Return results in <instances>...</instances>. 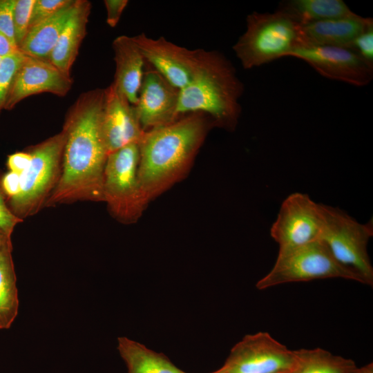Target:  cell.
<instances>
[{
    "mask_svg": "<svg viewBox=\"0 0 373 373\" xmlns=\"http://www.w3.org/2000/svg\"><path fill=\"white\" fill-rule=\"evenodd\" d=\"M101 129L108 154L127 144L139 143L145 132L135 106L113 83L104 89Z\"/></svg>",
    "mask_w": 373,
    "mask_h": 373,
    "instance_id": "cell-15",
    "label": "cell"
},
{
    "mask_svg": "<svg viewBox=\"0 0 373 373\" xmlns=\"http://www.w3.org/2000/svg\"><path fill=\"white\" fill-rule=\"evenodd\" d=\"M104 89L83 93L66 114L59 181L45 207L77 201L103 202V179L108 152L101 122Z\"/></svg>",
    "mask_w": 373,
    "mask_h": 373,
    "instance_id": "cell-1",
    "label": "cell"
},
{
    "mask_svg": "<svg viewBox=\"0 0 373 373\" xmlns=\"http://www.w3.org/2000/svg\"><path fill=\"white\" fill-rule=\"evenodd\" d=\"M145 61L179 90L192 80L202 61L204 50H189L161 37L144 33L133 37Z\"/></svg>",
    "mask_w": 373,
    "mask_h": 373,
    "instance_id": "cell-12",
    "label": "cell"
},
{
    "mask_svg": "<svg viewBox=\"0 0 373 373\" xmlns=\"http://www.w3.org/2000/svg\"><path fill=\"white\" fill-rule=\"evenodd\" d=\"M296 359L295 350L260 332L237 343L222 367L229 373H278L291 370Z\"/></svg>",
    "mask_w": 373,
    "mask_h": 373,
    "instance_id": "cell-10",
    "label": "cell"
},
{
    "mask_svg": "<svg viewBox=\"0 0 373 373\" xmlns=\"http://www.w3.org/2000/svg\"><path fill=\"white\" fill-rule=\"evenodd\" d=\"M278 11L298 25L355 15L342 0H289L280 3Z\"/></svg>",
    "mask_w": 373,
    "mask_h": 373,
    "instance_id": "cell-20",
    "label": "cell"
},
{
    "mask_svg": "<svg viewBox=\"0 0 373 373\" xmlns=\"http://www.w3.org/2000/svg\"><path fill=\"white\" fill-rule=\"evenodd\" d=\"M289 371H290V370H289ZM289 371L282 372H278V373H289Z\"/></svg>",
    "mask_w": 373,
    "mask_h": 373,
    "instance_id": "cell-37",
    "label": "cell"
},
{
    "mask_svg": "<svg viewBox=\"0 0 373 373\" xmlns=\"http://www.w3.org/2000/svg\"><path fill=\"white\" fill-rule=\"evenodd\" d=\"M91 3L86 0H76L75 10L65 24L48 60L64 74L70 76L81 43L86 32Z\"/></svg>",
    "mask_w": 373,
    "mask_h": 373,
    "instance_id": "cell-18",
    "label": "cell"
},
{
    "mask_svg": "<svg viewBox=\"0 0 373 373\" xmlns=\"http://www.w3.org/2000/svg\"><path fill=\"white\" fill-rule=\"evenodd\" d=\"M1 178L0 177V229L11 238L17 224L23 220L17 217L9 208L7 198L1 187Z\"/></svg>",
    "mask_w": 373,
    "mask_h": 373,
    "instance_id": "cell-28",
    "label": "cell"
},
{
    "mask_svg": "<svg viewBox=\"0 0 373 373\" xmlns=\"http://www.w3.org/2000/svg\"><path fill=\"white\" fill-rule=\"evenodd\" d=\"M138 143L127 144L108 155L104 172L103 202L113 216L124 223L135 222L146 202L138 179Z\"/></svg>",
    "mask_w": 373,
    "mask_h": 373,
    "instance_id": "cell-8",
    "label": "cell"
},
{
    "mask_svg": "<svg viewBox=\"0 0 373 373\" xmlns=\"http://www.w3.org/2000/svg\"><path fill=\"white\" fill-rule=\"evenodd\" d=\"M1 184L8 202L19 191L20 175L9 171L1 177Z\"/></svg>",
    "mask_w": 373,
    "mask_h": 373,
    "instance_id": "cell-32",
    "label": "cell"
},
{
    "mask_svg": "<svg viewBox=\"0 0 373 373\" xmlns=\"http://www.w3.org/2000/svg\"><path fill=\"white\" fill-rule=\"evenodd\" d=\"M354 373H373V365L371 363L361 367H358Z\"/></svg>",
    "mask_w": 373,
    "mask_h": 373,
    "instance_id": "cell-35",
    "label": "cell"
},
{
    "mask_svg": "<svg viewBox=\"0 0 373 373\" xmlns=\"http://www.w3.org/2000/svg\"><path fill=\"white\" fill-rule=\"evenodd\" d=\"M115 73L113 84L136 105L141 87L146 61L133 37L121 35L113 41Z\"/></svg>",
    "mask_w": 373,
    "mask_h": 373,
    "instance_id": "cell-16",
    "label": "cell"
},
{
    "mask_svg": "<svg viewBox=\"0 0 373 373\" xmlns=\"http://www.w3.org/2000/svg\"><path fill=\"white\" fill-rule=\"evenodd\" d=\"M71 0H35L33 5L29 30L50 17L68 5Z\"/></svg>",
    "mask_w": 373,
    "mask_h": 373,
    "instance_id": "cell-27",
    "label": "cell"
},
{
    "mask_svg": "<svg viewBox=\"0 0 373 373\" xmlns=\"http://www.w3.org/2000/svg\"><path fill=\"white\" fill-rule=\"evenodd\" d=\"M2 59H3V57H0V63H1V60H2Z\"/></svg>",
    "mask_w": 373,
    "mask_h": 373,
    "instance_id": "cell-38",
    "label": "cell"
},
{
    "mask_svg": "<svg viewBox=\"0 0 373 373\" xmlns=\"http://www.w3.org/2000/svg\"><path fill=\"white\" fill-rule=\"evenodd\" d=\"M13 3L14 0H0V32L16 44L12 22Z\"/></svg>",
    "mask_w": 373,
    "mask_h": 373,
    "instance_id": "cell-29",
    "label": "cell"
},
{
    "mask_svg": "<svg viewBox=\"0 0 373 373\" xmlns=\"http://www.w3.org/2000/svg\"><path fill=\"white\" fill-rule=\"evenodd\" d=\"M211 124L209 117L195 113L144 132L138 143V179L146 204L186 172Z\"/></svg>",
    "mask_w": 373,
    "mask_h": 373,
    "instance_id": "cell-2",
    "label": "cell"
},
{
    "mask_svg": "<svg viewBox=\"0 0 373 373\" xmlns=\"http://www.w3.org/2000/svg\"><path fill=\"white\" fill-rule=\"evenodd\" d=\"M372 21L355 14L299 25L300 44L346 48Z\"/></svg>",
    "mask_w": 373,
    "mask_h": 373,
    "instance_id": "cell-17",
    "label": "cell"
},
{
    "mask_svg": "<svg viewBox=\"0 0 373 373\" xmlns=\"http://www.w3.org/2000/svg\"><path fill=\"white\" fill-rule=\"evenodd\" d=\"M11 242V238L8 237L0 229V251L8 242Z\"/></svg>",
    "mask_w": 373,
    "mask_h": 373,
    "instance_id": "cell-34",
    "label": "cell"
},
{
    "mask_svg": "<svg viewBox=\"0 0 373 373\" xmlns=\"http://www.w3.org/2000/svg\"><path fill=\"white\" fill-rule=\"evenodd\" d=\"M243 92L231 62L218 51L204 50L198 71L179 91L178 117L203 113L214 125L233 130L241 113L239 99Z\"/></svg>",
    "mask_w": 373,
    "mask_h": 373,
    "instance_id": "cell-3",
    "label": "cell"
},
{
    "mask_svg": "<svg viewBox=\"0 0 373 373\" xmlns=\"http://www.w3.org/2000/svg\"><path fill=\"white\" fill-rule=\"evenodd\" d=\"M73 80L48 59L25 55L10 84L4 109L13 108L28 96L50 93L65 96L70 90Z\"/></svg>",
    "mask_w": 373,
    "mask_h": 373,
    "instance_id": "cell-13",
    "label": "cell"
},
{
    "mask_svg": "<svg viewBox=\"0 0 373 373\" xmlns=\"http://www.w3.org/2000/svg\"><path fill=\"white\" fill-rule=\"evenodd\" d=\"M340 278L364 284L355 272L339 263L327 247L316 240L291 249L278 251L269 272L256 283L258 289L295 282Z\"/></svg>",
    "mask_w": 373,
    "mask_h": 373,
    "instance_id": "cell-7",
    "label": "cell"
},
{
    "mask_svg": "<svg viewBox=\"0 0 373 373\" xmlns=\"http://www.w3.org/2000/svg\"><path fill=\"white\" fill-rule=\"evenodd\" d=\"M180 90L146 62L137 102L135 105L144 131L169 124L179 117Z\"/></svg>",
    "mask_w": 373,
    "mask_h": 373,
    "instance_id": "cell-14",
    "label": "cell"
},
{
    "mask_svg": "<svg viewBox=\"0 0 373 373\" xmlns=\"http://www.w3.org/2000/svg\"><path fill=\"white\" fill-rule=\"evenodd\" d=\"M30 160L28 151L17 152L8 156L7 166L10 171L21 175L29 166Z\"/></svg>",
    "mask_w": 373,
    "mask_h": 373,
    "instance_id": "cell-31",
    "label": "cell"
},
{
    "mask_svg": "<svg viewBox=\"0 0 373 373\" xmlns=\"http://www.w3.org/2000/svg\"><path fill=\"white\" fill-rule=\"evenodd\" d=\"M106 22L112 28L117 26L128 1L127 0H105Z\"/></svg>",
    "mask_w": 373,
    "mask_h": 373,
    "instance_id": "cell-30",
    "label": "cell"
},
{
    "mask_svg": "<svg viewBox=\"0 0 373 373\" xmlns=\"http://www.w3.org/2000/svg\"><path fill=\"white\" fill-rule=\"evenodd\" d=\"M21 51L17 45L0 32V57H5Z\"/></svg>",
    "mask_w": 373,
    "mask_h": 373,
    "instance_id": "cell-33",
    "label": "cell"
},
{
    "mask_svg": "<svg viewBox=\"0 0 373 373\" xmlns=\"http://www.w3.org/2000/svg\"><path fill=\"white\" fill-rule=\"evenodd\" d=\"M64 143L61 131L29 149L31 160L20 175L19 191L8 201L12 212L21 220L45 207L60 177Z\"/></svg>",
    "mask_w": 373,
    "mask_h": 373,
    "instance_id": "cell-5",
    "label": "cell"
},
{
    "mask_svg": "<svg viewBox=\"0 0 373 373\" xmlns=\"http://www.w3.org/2000/svg\"><path fill=\"white\" fill-rule=\"evenodd\" d=\"M35 1V0H14L12 22L15 41L18 47L28 32Z\"/></svg>",
    "mask_w": 373,
    "mask_h": 373,
    "instance_id": "cell-24",
    "label": "cell"
},
{
    "mask_svg": "<svg viewBox=\"0 0 373 373\" xmlns=\"http://www.w3.org/2000/svg\"><path fill=\"white\" fill-rule=\"evenodd\" d=\"M118 350L128 373H187L176 367L164 354L126 337L118 338Z\"/></svg>",
    "mask_w": 373,
    "mask_h": 373,
    "instance_id": "cell-21",
    "label": "cell"
},
{
    "mask_svg": "<svg viewBox=\"0 0 373 373\" xmlns=\"http://www.w3.org/2000/svg\"><path fill=\"white\" fill-rule=\"evenodd\" d=\"M24 57L25 54L19 51L3 57L0 63V113L4 109L12 79Z\"/></svg>",
    "mask_w": 373,
    "mask_h": 373,
    "instance_id": "cell-25",
    "label": "cell"
},
{
    "mask_svg": "<svg viewBox=\"0 0 373 373\" xmlns=\"http://www.w3.org/2000/svg\"><path fill=\"white\" fill-rule=\"evenodd\" d=\"M373 66V21L346 47Z\"/></svg>",
    "mask_w": 373,
    "mask_h": 373,
    "instance_id": "cell-26",
    "label": "cell"
},
{
    "mask_svg": "<svg viewBox=\"0 0 373 373\" xmlns=\"http://www.w3.org/2000/svg\"><path fill=\"white\" fill-rule=\"evenodd\" d=\"M75 5L76 0H71L55 15L32 27L19 46L20 50L28 56L48 59Z\"/></svg>",
    "mask_w": 373,
    "mask_h": 373,
    "instance_id": "cell-19",
    "label": "cell"
},
{
    "mask_svg": "<svg viewBox=\"0 0 373 373\" xmlns=\"http://www.w3.org/2000/svg\"><path fill=\"white\" fill-rule=\"evenodd\" d=\"M288 57L305 61L325 77L356 86H366L373 79V66L345 47L300 44Z\"/></svg>",
    "mask_w": 373,
    "mask_h": 373,
    "instance_id": "cell-11",
    "label": "cell"
},
{
    "mask_svg": "<svg viewBox=\"0 0 373 373\" xmlns=\"http://www.w3.org/2000/svg\"><path fill=\"white\" fill-rule=\"evenodd\" d=\"M323 227L321 204L296 192L282 202L270 234L282 251L320 240Z\"/></svg>",
    "mask_w": 373,
    "mask_h": 373,
    "instance_id": "cell-9",
    "label": "cell"
},
{
    "mask_svg": "<svg viewBox=\"0 0 373 373\" xmlns=\"http://www.w3.org/2000/svg\"><path fill=\"white\" fill-rule=\"evenodd\" d=\"M246 22L245 32L233 46L245 69L288 57L301 43L299 25L280 11L253 12Z\"/></svg>",
    "mask_w": 373,
    "mask_h": 373,
    "instance_id": "cell-4",
    "label": "cell"
},
{
    "mask_svg": "<svg viewBox=\"0 0 373 373\" xmlns=\"http://www.w3.org/2000/svg\"><path fill=\"white\" fill-rule=\"evenodd\" d=\"M296 363L289 373H354L355 362L322 349L295 350Z\"/></svg>",
    "mask_w": 373,
    "mask_h": 373,
    "instance_id": "cell-23",
    "label": "cell"
},
{
    "mask_svg": "<svg viewBox=\"0 0 373 373\" xmlns=\"http://www.w3.org/2000/svg\"><path fill=\"white\" fill-rule=\"evenodd\" d=\"M211 373H229L223 367Z\"/></svg>",
    "mask_w": 373,
    "mask_h": 373,
    "instance_id": "cell-36",
    "label": "cell"
},
{
    "mask_svg": "<svg viewBox=\"0 0 373 373\" xmlns=\"http://www.w3.org/2000/svg\"><path fill=\"white\" fill-rule=\"evenodd\" d=\"M10 242L0 251V329H8L18 314L17 279Z\"/></svg>",
    "mask_w": 373,
    "mask_h": 373,
    "instance_id": "cell-22",
    "label": "cell"
},
{
    "mask_svg": "<svg viewBox=\"0 0 373 373\" xmlns=\"http://www.w3.org/2000/svg\"><path fill=\"white\" fill-rule=\"evenodd\" d=\"M323 227L321 240L334 258L357 274L365 285H373V267L367 244L373 236V222L361 223L340 209L321 204Z\"/></svg>",
    "mask_w": 373,
    "mask_h": 373,
    "instance_id": "cell-6",
    "label": "cell"
}]
</instances>
